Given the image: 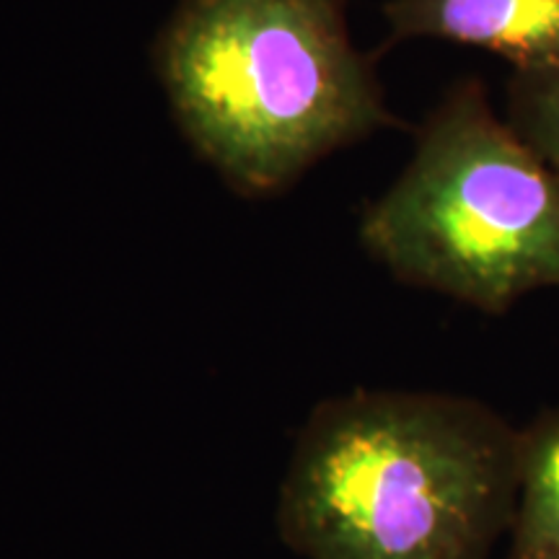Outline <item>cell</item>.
Here are the masks:
<instances>
[{
	"label": "cell",
	"mask_w": 559,
	"mask_h": 559,
	"mask_svg": "<svg viewBox=\"0 0 559 559\" xmlns=\"http://www.w3.org/2000/svg\"><path fill=\"white\" fill-rule=\"evenodd\" d=\"M519 430L469 396L355 391L311 412L280 489L304 559H489L508 534Z\"/></svg>",
	"instance_id": "6da1fadb"
},
{
	"label": "cell",
	"mask_w": 559,
	"mask_h": 559,
	"mask_svg": "<svg viewBox=\"0 0 559 559\" xmlns=\"http://www.w3.org/2000/svg\"><path fill=\"white\" fill-rule=\"evenodd\" d=\"M347 0H181L156 66L192 145L243 194L400 120L355 50Z\"/></svg>",
	"instance_id": "7a4b0ae2"
},
{
	"label": "cell",
	"mask_w": 559,
	"mask_h": 559,
	"mask_svg": "<svg viewBox=\"0 0 559 559\" xmlns=\"http://www.w3.org/2000/svg\"><path fill=\"white\" fill-rule=\"evenodd\" d=\"M360 239L402 283L487 313L559 288V174L495 117L477 79L453 86Z\"/></svg>",
	"instance_id": "3957f363"
},
{
	"label": "cell",
	"mask_w": 559,
	"mask_h": 559,
	"mask_svg": "<svg viewBox=\"0 0 559 559\" xmlns=\"http://www.w3.org/2000/svg\"><path fill=\"white\" fill-rule=\"evenodd\" d=\"M383 16L389 41L481 47L515 70L559 66V0H389Z\"/></svg>",
	"instance_id": "277c9868"
},
{
	"label": "cell",
	"mask_w": 559,
	"mask_h": 559,
	"mask_svg": "<svg viewBox=\"0 0 559 559\" xmlns=\"http://www.w3.org/2000/svg\"><path fill=\"white\" fill-rule=\"evenodd\" d=\"M508 559H559V407L519 430Z\"/></svg>",
	"instance_id": "5b68a950"
},
{
	"label": "cell",
	"mask_w": 559,
	"mask_h": 559,
	"mask_svg": "<svg viewBox=\"0 0 559 559\" xmlns=\"http://www.w3.org/2000/svg\"><path fill=\"white\" fill-rule=\"evenodd\" d=\"M506 102L510 130L559 174V66L513 70Z\"/></svg>",
	"instance_id": "8992f818"
}]
</instances>
